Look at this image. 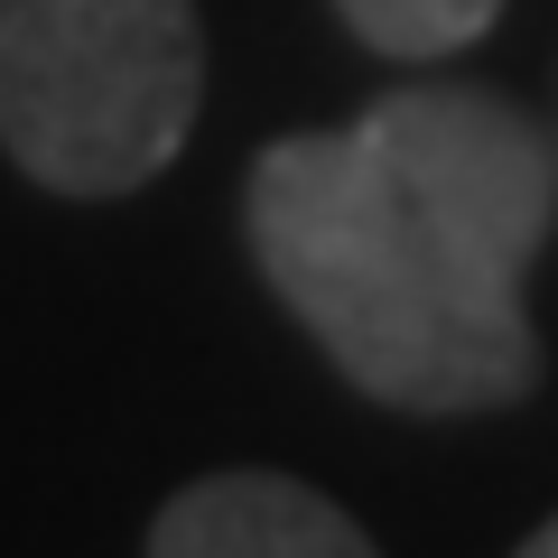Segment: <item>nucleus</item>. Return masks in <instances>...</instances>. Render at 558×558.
Returning a JSON list of instances; mask_svg holds the SVG:
<instances>
[{
    "instance_id": "nucleus-2",
    "label": "nucleus",
    "mask_w": 558,
    "mask_h": 558,
    "mask_svg": "<svg viewBox=\"0 0 558 558\" xmlns=\"http://www.w3.org/2000/svg\"><path fill=\"white\" fill-rule=\"evenodd\" d=\"M196 102V0H0V149L57 196L149 186Z\"/></svg>"
},
{
    "instance_id": "nucleus-3",
    "label": "nucleus",
    "mask_w": 558,
    "mask_h": 558,
    "mask_svg": "<svg viewBox=\"0 0 558 558\" xmlns=\"http://www.w3.org/2000/svg\"><path fill=\"white\" fill-rule=\"evenodd\" d=\"M363 159L438 223L475 270L531 279L558 223V149L531 112L475 94V84H400L354 121Z\"/></svg>"
},
{
    "instance_id": "nucleus-5",
    "label": "nucleus",
    "mask_w": 558,
    "mask_h": 558,
    "mask_svg": "<svg viewBox=\"0 0 558 558\" xmlns=\"http://www.w3.org/2000/svg\"><path fill=\"white\" fill-rule=\"evenodd\" d=\"M336 10L373 57H400V65L457 57V47H475L502 20V0H336Z\"/></svg>"
},
{
    "instance_id": "nucleus-6",
    "label": "nucleus",
    "mask_w": 558,
    "mask_h": 558,
    "mask_svg": "<svg viewBox=\"0 0 558 558\" xmlns=\"http://www.w3.org/2000/svg\"><path fill=\"white\" fill-rule=\"evenodd\" d=\"M512 558H558V512H549V521H539V531H531V539H521V549H512Z\"/></svg>"
},
{
    "instance_id": "nucleus-1",
    "label": "nucleus",
    "mask_w": 558,
    "mask_h": 558,
    "mask_svg": "<svg viewBox=\"0 0 558 558\" xmlns=\"http://www.w3.org/2000/svg\"><path fill=\"white\" fill-rule=\"evenodd\" d=\"M242 233L289 317L354 391L410 418H475L539 381L521 289L457 252L354 131L270 140L242 186Z\"/></svg>"
},
{
    "instance_id": "nucleus-4",
    "label": "nucleus",
    "mask_w": 558,
    "mask_h": 558,
    "mask_svg": "<svg viewBox=\"0 0 558 558\" xmlns=\"http://www.w3.org/2000/svg\"><path fill=\"white\" fill-rule=\"evenodd\" d=\"M149 558H381L363 521H344L317 484L299 475H205L149 521Z\"/></svg>"
}]
</instances>
